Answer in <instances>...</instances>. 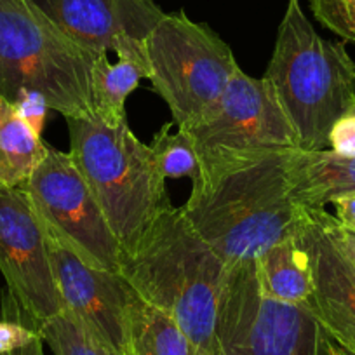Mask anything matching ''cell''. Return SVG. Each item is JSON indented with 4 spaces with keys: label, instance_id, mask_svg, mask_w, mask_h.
Listing matches in <instances>:
<instances>
[{
    "label": "cell",
    "instance_id": "7",
    "mask_svg": "<svg viewBox=\"0 0 355 355\" xmlns=\"http://www.w3.org/2000/svg\"><path fill=\"white\" fill-rule=\"evenodd\" d=\"M218 355H329L331 336L310 303L263 295L254 263L230 265L216 320Z\"/></svg>",
    "mask_w": 355,
    "mask_h": 355
},
{
    "label": "cell",
    "instance_id": "17",
    "mask_svg": "<svg viewBox=\"0 0 355 355\" xmlns=\"http://www.w3.org/2000/svg\"><path fill=\"white\" fill-rule=\"evenodd\" d=\"M141 78H148V68L138 61L119 58L117 63H112L107 53L96 54L91 70L94 119L108 125L128 124L125 101Z\"/></svg>",
    "mask_w": 355,
    "mask_h": 355
},
{
    "label": "cell",
    "instance_id": "8",
    "mask_svg": "<svg viewBox=\"0 0 355 355\" xmlns=\"http://www.w3.org/2000/svg\"><path fill=\"white\" fill-rule=\"evenodd\" d=\"M21 190L47 235L87 265L121 274V244L70 153L47 146Z\"/></svg>",
    "mask_w": 355,
    "mask_h": 355
},
{
    "label": "cell",
    "instance_id": "28",
    "mask_svg": "<svg viewBox=\"0 0 355 355\" xmlns=\"http://www.w3.org/2000/svg\"><path fill=\"white\" fill-rule=\"evenodd\" d=\"M329 355H355L354 352L347 350V348H343L341 345H338L336 341L331 338V343H329Z\"/></svg>",
    "mask_w": 355,
    "mask_h": 355
},
{
    "label": "cell",
    "instance_id": "24",
    "mask_svg": "<svg viewBox=\"0 0 355 355\" xmlns=\"http://www.w3.org/2000/svg\"><path fill=\"white\" fill-rule=\"evenodd\" d=\"M331 150L345 157H355V115L345 117L334 124L329 135Z\"/></svg>",
    "mask_w": 355,
    "mask_h": 355
},
{
    "label": "cell",
    "instance_id": "20",
    "mask_svg": "<svg viewBox=\"0 0 355 355\" xmlns=\"http://www.w3.org/2000/svg\"><path fill=\"white\" fill-rule=\"evenodd\" d=\"M171 124L164 125L150 145L157 167L166 180H193L199 174L200 162L192 135L185 128H178L176 132H171Z\"/></svg>",
    "mask_w": 355,
    "mask_h": 355
},
{
    "label": "cell",
    "instance_id": "16",
    "mask_svg": "<svg viewBox=\"0 0 355 355\" xmlns=\"http://www.w3.org/2000/svg\"><path fill=\"white\" fill-rule=\"evenodd\" d=\"M47 146L23 121L15 103L0 96V183L21 189L47 155Z\"/></svg>",
    "mask_w": 355,
    "mask_h": 355
},
{
    "label": "cell",
    "instance_id": "10",
    "mask_svg": "<svg viewBox=\"0 0 355 355\" xmlns=\"http://www.w3.org/2000/svg\"><path fill=\"white\" fill-rule=\"evenodd\" d=\"M189 132L199 160L300 148L295 129L270 84L263 77H251L242 68Z\"/></svg>",
    "mask_w": 355,
    "mask_h": 355
},
{
    "label": "cell",
    "instance_id": "27",
    "mask_svg": "<svg viewBox=\"0 0 355 355\" xmlns=\"http://www.w3.org/2000/svg\"><path fill=\"white\" fill-rule=\"evenodd\" d=\"M6 355H44L42 338H40V334H39V336L33 338L28 345H25V347L18 348V350L11 352V354H6Z\"/></svg>",
    "mask_w": 355,
    "mask_h": 355
},
{
    "label": "cell",
    "instance_id": "4",
    "mask_svg": "<svg viewBox=\"0 0 355 355\" xmlns=\"http://www.w3.org/2000/svg\"><path fill=\"white\" fill-rule=\"evenodd\" d=\"M96 54L67 35L35 0H0V96L37 91L64 119H93Z\"/></svg>",
    "mask_w": 355,
    "mask_h": 355
},
{
    "label": "cell",
    "instance_id": "11",
    "mask_svg": "<svg viewBox=\"0 0 355 355\" xmlns=\"http://www.w3.org/2000/svg\"><path fill=\"white\" fill-rule=\"evenodd\" d=\"M47 248L63 309L101 343L129 355V313L138 298L135 288L119 272L84 263L51 235Z\"/></svg>",
    "mask_w": 355,
    "mask_h": 355
},
{
    "label": "cell",
    "instance_id": "19",
    "mask_svg": "<svg viewBox=\"0 0 355 355\" xmlns=\"http://www.w3.org/2000/svg\"><path fill=\"white\" fill-rule=\"evenodd\" d=\"M35 331L54 355H125L101 343L67 310L40 322Z\"/></svg>",
    "mask_w": 355,
    "mask_h": 355
},
{
    "label": "cell",
    "instance_id": "18",
    "mask_svg": "<svg viewBox=\"0 0 355 355\" xmlns=\"http://www.w3.org/2000/svg\"><path fill=\"white\" fill-rule=\"evenodd\" d=\"M129 355H204L166 312L136 298L129 313Z\"/></svg>",
    "mask_w": 355,
    "mask_h": 355
},
{
    "label": "cell",
    "instance_id": "14",
    "mask_svg": "<svg viewBox=\"0 0 355 355\" xmlns=\"http://www.w3.org/2000/svg\"><path fill=\"white\" fill-rule=\"evenodd\" d=\"M291 199L303 209H324L340 197L355 192V157L334 150L296 148L286 159Z\"/></svg>",
    "mask_w": 355,
    "mask_h": 355
},
{
    "label": "cell",
    "instance_id": "25",
    "mask_svg": "<svg viewBox=\"0 0 355 355\" xmlns=\"http://www.w3.org/2000/svg\"><path fill=\"white\" fill-rule=\"evenodd\" d=\"M336 209V221L341 228L348 232H355V192L340 197L333 202Z\"/></svg>",
    "mask_w": 355,
    "mask_h": 355
},
{
    "label": "cell",
    "instance_id": "13",
    "mask_svg": "<svg viewBox=\"0 0 355 355\" xmlns=\"http://www.w3.org/2000/svg\"><path fill=\"white\" fill-rule=\"evenodd\" d=\"M326 209H305L298 237L309 256L310 306L331 338L355 354V265L338 244Z\"/></svg>",
    "mask_w": 355,
    "mask_h": 355
},
{
    "label": "cell",
    "instance_id": "12",
    "mask_svg": "<svg viewBox=\"0 0 355 355\" xmlns=\"http://www.w3.org/2000/svg\"><path fill=\"white\" fill-rule=\"evenodd\" d=\"M47 16L94 54L114 51L119 58L148 68L145 44L166 12L153 0H35Z\"/></svg>",
    "mask_w": 355,
    "mask_h": 355
},
{
    "label": "cell",
    "instance_id": "22",
    "mask_svg": "<svg viewBox=\"0 0 355 355\" xmlns=\"http://www.w3.org/2000/svg\"><path fill=\"white\" fill-rule=\"evenodd\" d=\"M16 110L21 115L23 121L33 129L39 136H42L44 131V122H46L47 112H49V103H47L46 98L42 96L37 91H21V93L16 96L15 101Z\"/></svg>",
    "mask_w": 355,
    "mask_h": 355
},
{
    "label": "cell",
    "instance_id": "15",
    "mask_svg": "<svg viewBox=\"0 0 355 355\" xmlns=\"http://www.w3.org/2000/svg\"><path fill=\"white\" fill-rule=\"evenodd\" d=\"M259 291L284 303H309L313 295L309 256L300 237L286 239L266 249L254 261Z\"/></svg>",
    "mask_w": 355,
    "mask_h": 355
},
{
    "label": "cell",
    "instance_id": "9",
    "mask_svg": "<svg viewBox=\"0 0 355 355\" xmlns=\"http://www.w3.org/2000/svg\"><path fill=\"white\" fill-rule=\"evenodd\" d=\"M0 274L8 291L2 296V319L37 326L63 312L51 268L47 235L21 189L0 183Z\"/></svg>",
    "mask_w": 355,
    "mask_h": 355
},
{
    "label": "cell",
    "instance_id": "23",
    "mask_svg": "<svg viewBox=\"0 0 355 355\" xmlns=\"http://www.w3.org/2000/svg\"><path fill=\"white\" fill-rule=\"evenodd\" d=\"M35 336H39V333L23 326L21 322L2 319L0 320V355L11 354L18 348L25 347Z\"/></svg>",
    "mask_w": 355,
    "mask_h": 355
},
{
    "label": "cell",
    "instance_id": "3",
    "mask_svg": "<svg viewBox=\"0 0 355 355\" xmlns=\"http://www.w3.org/2000/svg\"><path fill=\"white\" fill-rule=\"evenodd\" d=\"M263 78L274 89L302 150L327 148L334 124L355 115V60L345 42L317 33L300 0H288Z\"/></svg>",
    "mask_w": 355,
    "mask_h": 355
},
{
    "label": "cell",
    "instance_id": "21",
    "mask_svg": "<svg viewBox=\"0 0 355 355\" xmlns=\"http://www.w3.org/2000/svg\"><path fill=\"white\" fill-rule=\"evenodd\" d=\"M317 21L347 42H355V0H310Z\"/></svg>",
    "mask_w": 355,
    "mask_h": 355
},
{
    "label": "cell",
    "instance_id": "5",
    "mask_svg": "<svg viewBox=\"0 0 355 355\" xmlns=\"http://www.w3.org/2000/svg\"><path fill=\"white\" fill-rule=\"evenodd\" d=\"M70 157L103 209L122 252L132 249L153 218L171 204L166 178L150 145L128 124L67 119Z\"/></svg>",
    "mask_w": 355,
    "mask_h": 355
},
{
    "label": "cell",
    "instance_id": "1",
    "mask_svg": "<svg viewBox=\"0 0 355 355\" xmlns=\"http://www.w3.org/2000/svg\"><path fill=\"white\" fill-rule=\"evenodd\" d=\"M288 153L199 160L183 213L228 265L254 263L302 230L305 209L289 196Z\"/></svg>",
    "mask_w": 355,
    "mask_h": 355
},
{
    "label": "cell",
    "instance_id": "26",
    "mask_svg": "<svg viewBox=\"0 0 355 355\" xmlns=\"http://www.w3.org/2000/svg\"><path fill=\"white\" fill-rule=\"evenodd\" d=\"M331 227H333V234L334 237H336L338 244L341 245V249L347 252V256L355 265V232H348L345 230V228H341L334 216H333V221H331Z\"/></svg>",
    "mask_w": 355,
    "mask_h": 355
},
{
    "label": "cell",
    "instance_id": "6",
    "mask_svg": "<svg viewBox=\"0 0 355 355\" xmlns=\"http://www.w3.org/2000/svg\"><path fill=\"white\" fill-rule=\"evenodd\" d=\"M148 78L178 128H192L223 94L239 63L223 39L183 11L166 15L145 44Z\"/></svg>",
    "mask_w": 355,
    "mask_h": 355
},
{
    "label": "cell",
    "instance_id": "2",
    "mask_svg": "<svg viewBox=\"0 0 355 355\" xmlns=\"http://www.w3.org/2000/svg\"><path fill=\"white\" fill-rule=\"evenodd\" d=\"M228 268L183 207L171 204L121 259V274L139 298L176 320L204 355H218L216 320Z\"/></svg>",
    "mask_w": 355,
    "mask_h": 355
}]
</instances>
